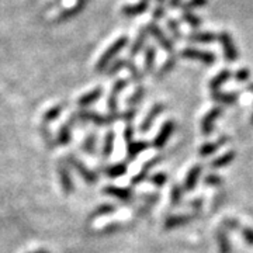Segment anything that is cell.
Masks as SVG:
<instances>
[{
    "label": "cell",
    "mask_w": 253,
    "mask_h": 253,
    "mask_svg": "<svg viewBox=\"0 0 253 253\" xmlns=\"http://www.w3.org/2000/svg\"><path fill=\"white\" fill-rule=\"evenodd\" d=\"M128 41H129L128 36L118 37L117 40H116V41H114V42L107 48V51L100 56L99 61H97V63H96V68H94V69H96L97 72H101L103 69H106V68L110 65V62H113V59L120 54V51H123V49L128 45Z\"/></svg>",
    "instance_id": "1"
},
{
    "label": "cell",
    "mask_w": 253,
    "mask_h": 253,
    "mask_svg": "<svg viewBox=\"0 0 253 253\" xmlns=\"http://www.w3.org/2000/svg\"><path fill=\"white\" fill-rule=\"evenodd\" d=\"M145 27H146V30H148L149 36L154 37L155 40L158 41V44L162 46L163 49H165L168 54L169 55L174 54V42H173L172 40L163 33L162 28L159 27L158 24H155V23H148Z\"/></svg>",
    "instance_id": "2"
},
{
    "label": "cell",
    "mask_w": 253,
    "mask_h": 253,
    "mask_svg": "<svg viewBox=\"0 0 253 253\" xmlns=\"http://www.w3.org/2000/svg\"><path fill=\"white\" fill-rule=\"evenodd\" d=\"M217 41L222 46L224 56H225L226 61L228 62H235L236 59L239 58V52H238V48H236L231 34L226 33V31H221V33L217 34Z\"/></svg>",
    "instance_id": "3"
},
{
    "label": "cell",
    "mask_w": 253,
    "mask_h": 253,
    "mask_svg": "<svg viewBox=\"0 0 253 253\" xmlns=\"http://www.w3.org/2000/svg\"><path fill=\"white\" fill-rule=\"evenodd\" d=\"M180 56L184 59H197L200 62H203L207 66L214 65L217 61V55L214 52H210V51H201L197 48H183L180 51Z\"/></svg>",
    "instance_id": "4"
},
{
    "label": "cell",
    "mask_w": 253,
    "mask_h": 253,
    "mask_svg": "<svg viewBox=\"0 0 253 253\" xmlns=\"http://www.w3.org/2000/svg\"><path fill=\"white\" fill-rule=\"evenodd\" d=\"M224 107L222 106H215L208 111L207 114L201 120V132L204 135H211L212 131L215 129V121L222 116Z\"/></svg>",
    "instance_id": "5"
},
{
    "label": "cell",
    "mask_w": 253,
    "mask_h": 253,
    "mask_svg": "<svg viewBox=\"0 0 253 253\" xmlns=\"http://www.w3.org/2000/svg\"><path fill=\"white\" fill-rule=\"evenodd\" d=\"M165 110H166V106H165L163 103H155L154 106L151 107V110L148 111V114L145 116L144 121L141 123V126H139V131H141L142 134L148 132V131L151 129L152 124H154L155 120L159 117Z\"/></svg>",
    "instance_id": "6"
},
{
    "label": "cell",
    "mask_w": 253,
    "mask_h": 253,
    "mask_svg": "<svg viewBox=\"0 0 253 253\" xmlns=\"http://www.w3.org/2000/svg\"><path fill=\"white\" fill-rule=\"evenodd\" d=\"M174 129H176V123L173 120H168L162 126V128H161L159 134L155 136L152 145H154L155 148H158V149L163 148L166 145V142L169 141V138L173 135Z\"/></svg>",
    "instance_id": "7"
},
{
    "label": "cell",
    "mask_w": 253,
    "mask_h": 253,
    "mask_svg": "<svg viewBox=\"0 0 253 253\" xmlns=\"http://www.w3.org/2000/svg\"><path fill=\"white\" fill-rule=\"evenodd\" d=\"M129 81L128 79H120L114 84H113V89H111V93L109 96V101H107V106H109V110L111 114L117 113L118 109V94L121 91H124L128 86Z\"/></svg>",
    "instance_id": "8"
},
{
    "label": "cell",
    "mask_w": 253,
    "mask_h": 253,
    "mask_svg": "<svg viewBox=\"0 0 253 253\" xmlns=\"http://www.w3.org/2000/svg\"><path fill=\"white\" fill-rule=\"evenodd\" d=\"M87 3H89V0H76L72 7L63 10V11L59 13V16H58V18H56V21H58V23H62V21H66V20H69V18L78 16L79 13H82V11L84 10V7L87 6Z\"/></svg>",
    "instance_id": "9"
},
{
    "label": "cell",
    "mask_w": 253,
    "mask_h": 253,
    "mask_svg": "<svg viewBox=\"0 0 253 253\" xmlns=\"http://www.w3.org/2000/svg\"><path fill=\"white\" fill-rule=\"evenodd\" d=\"M203 174V166L201 165H194L189 173L186 174V179H184V184H183V189L184 191H193L197 186V181H199L200 176Z\"/></svg>",
    "instance_id": "10"
},
{
    "label": "cell",
    "mask_w": 253,
    "mask_h": 253,
    "mask_svg": "<svg viewBox=\"0 0 253 253\" xmlns=\"http://www.w3.org/2000/svg\"><path fill=\"white\" fill-rule=\"evenodd\" d=\"M196 218L194 214H180V215H170L165 221V229H174L179 226H184L190 224Z\"/></svg>",
    "instance_id": "11"
},
{
    "label": "cell",
    "mask_w": 253,
    "mask_h": 253,
    "mask_svg": "<svg viewBox=\"0 0 253 253\" xmlns=\"http://www.w3.org/2000/svg\"><path fill=\"white\" fill-rule=\"evenodd\" d=\"M148 37H149V33H148L146 27L139 28V31H138V34H136L135 40H134L132 45H131V48H129V56H136V55L139 54L142 49H145V46H146V41H148Z\"/></svg>",
    "instance_id": "12"
},
{
    "label": "cell",
    "mask_w": 253,
    "mask_h": 253,
    "mask_svg": "<svg viewBox=\"0 0 253 253\" xmlns=\"http://www.w3.org/2000/svg\"><path fill=\"white\" fill-rule=\"evenodd\" d=\"M228 141H229V136L222 135L221 138H218L217 141H214V142H207V144H204L200 148V156L204 158V156H210V155L215 154L218 149H221L222 146H225V145L228 144Z\"/></svg>",
    "instance_id": "13"
},
{
    "label": "cell",
    "mask_w": 253,
    "mask_h": 253,
    "mask_svg": "<svg viewBox=\"0 0 253 253\" xmlns=\"http://www.w3.org/2000/svg\"><path fill=\"white\" fill-rule=\"evenodd\" d=\"M241 91H211V99L222 104H235L239 100Z\"/></svg>",
    "instance_id": "14"
},
{
    "label": "cell",
    "mask_w": 253,
    "mask_h": 253,
    "mask_svg": "<svg viewBox=\"0 0 253 253\" xmlns=\"http://www.w3.org/2000/svg\"><path fill=\"white\" fill-rule=\"evenodd\" d=\"M162 162V156H156V158H152L151 161H148V162L145 163L144 166H142V169H141V172L135 174L132 179H131V183L132 184H139V183H142V181L148 177V174L151 172V169L155 168L156 165H159V163Z\"/></svg>",
    "instance_id": "15"
},
{
    "label": "cell",
    "mask_w": 253,
    "mask_h": 253,
    "mask_svg": "<svg viewBox=\"0 0 253 253\" xmlns=\"http://www.w3.org/2000/svg\"><path fill=\"white\" fill-rule=\"evenodd\" d=\"M149 9V0H141L139 3L135 4H126L121 9V14L126 17H134L138 14H142L146 10Z\"/></svg>",
    "instance_id": "16"
},
{
    "label": "cell",
    "mask_w": 253,
    "mask_h": 253,
    "mask_svg": "<svg viewBox=\"0 0 253 253\" xmlns=\"http://www.w3.org/2000/svg\"><path fill=\"white\" fill-rule=\"evenodd\" d=\"M187 41L194 42V44H211L217 41V34L208 33V31H194L187 36Z\"/></svg>",
    "instance_id": "17"
},
{
    "label": "cell",
    "mask_w": 253,
    "mask_h": 253,
    "mask_svg": "<svg viewBox=\"0 0 253 253\" xmlns=\"http://www.w3.org/2000/svg\"><path fill=\"white\" fill-rule=\"evenodd\" d=\"M149 148V144L146 141H131L126 144V158L128 161H135L138 155L144 152L145 149Z\"/></svg>",
    "instance_id": "18"
},
{
    "label": "cell",
    "mask_w": 253,
    "mask_h": 253,
    "mask_svg": "<svg viewBox=\"0 0 253 253\" xmlns=\"http://www.w3.org/2000/svg\"><path fill=\"white\" fill-rule=\"evenodd\" d=\"M215 239H217L218 252L219 253H232V246L229 242V238L226 234L225 228L219 226L215 231Z\"/></svg>",
    "instance_id": "19"
},
{
    "label": "cell",
    "mask_w": 253,
    "mask_h": 253,
    "mask_svg": "<svg viewBox=\"0 0 253 253\" xmlns=\"http://www.w3.org/2000/svg\"><path fill=\"white\" fill-rule=\"evenodd\" d=\"M104 193L106 194H110L116 199L121 200L124 203H131L132 201V191L129 189H124V187H114V186H107L104 189Z\"/></svg>",
    "instance_id": "20"
},
{
    "label": "cell",
    "mask_w": 253,
    "mask_h": 253,
    "mask_svg": "<svg viewBox=\"0 0 253 253\" xmlns=\"http://www.w3.org/2000/svg\"><path fill=\"white\" fill-rule=\"evenodd\" d=\"M232 78V73L229 69H222L221 72L215 75L211 81H210V84H208V87H210V90L211 91H218L221 89V86L222 84H225V82H228L229 79Z\"/></svg>",
    "instance_id": "21"
},
{
    "label": "cell",
    "mask_w": 253,
    "mask_h": 253,
    "mask_svg": "<svg viewBox=\"0 0 253 253\" xmlns=\"http://www.w3.org/2000/svg\"><path fill=\"white\" fill-rule=\"evenodd\" d=\"M155 61H156V49L154 45L145 46V56H144V72L145 75L152 73L155 68Z\"/></svg>",
    "instance_id": "22"
},
{
    "label": "cell",
    "mask_w": 253,
    "mask_h": 253,
    "mask_svg": "<svg viewBox=\"0 0 253 253\" xmlns=\"http://www.w3.org/2000/svg\"><path fill=\"white\" fill-rule=\"evenodd\" d=\"M235 158V151H228V152H225L224 155H221L219 158L214 159L212 162L210 163V168H211V169H221V168H225V166H228V165H231V163L234 162Z\"/></svg>",
    "instance_id": "23"
},
{
    "label": "cell",
    "mask_w": 253,
    "mask_h": 253,
    "mask_svg": "<svg viewBox=\"0 0 253 253\" xmlns=\"http://www.w3.org/2000/svg\"><path fill=\"white\" fill-rule=\"evenodd\" d=\"M177 63V55H170L165 62L162 63V66L159 68V71L156 73V79H162L163 76H166L169 72H172L173 69L176 68Z\"/></svg>",
    "instance_id": "24"
},
{
    "label": "cell",
    "mask_w": 253,
    "mask_h": 253,
    "mask_svg": "<svg viewBox=\"0 0 253 253\" xmlns=\"http://www.w3.org/2000/svg\"><path fill=\"white\" fill-rule=\"evenodd\" d=\"M126 162H118L117 165H113V166H107L104 168V173L107 177H111V179H116V177H121L123 174H126Z\"/></svg>",
    "instance_id": "25"
},
{
    "label": "cell",
    "mask_w": 253,
    "mask_h": 253,
    "mask_svg": "<svg viewBox=\"0 0 253 253\" xmlns=\"http://www.w3.org/2000/svg\"><path fill=\"white\" fill-rule=\"evenodd\" d=\"M145 94H146V89H145L142 84H139L135 89V91L126 99V104H128L131 109H134V107H136V106L144 100Z\"/></svg>",
    "instance_id": "26"
},
{
    "label": "cell",
    "mask_w": 253,
    "mask_h": 253,
    "mask_svg": "<svg viewBox=\"0 0 253 253\" xmlns=\"http://www.w3.org/2000/svg\"><path fill=\"white\" fill-rule=\"evenodd\" d=\"M183 193H184V189L180 184H173L172 189H170V206L172 207H177L180 206L181 201H183Z\"/></svg>",
    "instance_id": "27"
},
{
    "label": "cell",
    "mask_w": 253,
    "mask_h": 253,
    "mask_svg": "<svg viewBox=\"0 0 253 253\" xmlns=\"http://www.w3.org/2000/svg\"><path fill=\"white\" fill-rule=\"evenodd\" d=\"M101 94H103V89H101V87H96V89H94V90H91L90 93L84 94V96H83L78 103H79L81 106H89V104H91V103H94L96 100H99Z\"/></svg>",
    "instance_id": "28"
},
{
    "label": "cell",
    "mask_w": 253,
    "mask_h": 253,
    "mask_svg": "<svg viewBox=\"0 0 253 253\" xmlns=\"http://www.w3.org/2000/svg\"><path fill=\"white\" fill-rule=\"evenodd\" d=\"M181 20H183V21H186L190 27H193V28H199L201 27V24H203V20H201V17L196 16L193 11H183V14H181Z\"/></svg>",
    "instance_id": "29"
},
{
    "label": "cell",
    "mask_w": 253,
    "mask_h": 253,
    "mask_svg": "<svg viewBox=\"0 0 253 253\" xmlns=\"http://www.w3.org/2000/svg\"><path fill=\"white\" fill-rule=\"evenodd\" d=\"M114 139H116V135L113 131H109L106 134V138H104V145H103V158H109L111 152H113V148H114Z\"/></svg>",
    "instance_id": "30"
},
{
    "label": "cell",
    "mask_w": 253,
    "mask_h": 253,
    "mask_svg": "<svg viewBox=\"0 0 253 253\" xmlns=\"http://www.w3.org/2000/svg\"><path fill=\"white\" fill-rule=\"evenodd\" d=\"M166 26H168V28H169V31L172 33V36L174 37V40L181 41V38H183V33L180 31L179 21H177V20H174V18H169V20L166 21Z\"/></svg>",
    "instance_id": "31"
},
{
    "label": "cell",
    "mask_w": 253,
    "mask_h": 253,
    "mask_svg": "<svg viewBox=\"0 0 253 253\" xmlns=\"http://www.w3.org/2000/svg\"><path fill=\"white\" fill-rule=\"evenodd\" d=\"M208 0H187V1H183L180 4V9L183 11H191L194 9H200L203 6L207 4Z\"/></svg>",
    "instance_id": "32"
},
{
    "label": "cell",
    "mask_w": 253,
    "mask_h": 253,
    "mask_svg": "<svg viewBox=\"0 0 253 253\" xmlns=\"http://www.w3.org/2000/svg\"><path fill=\"white\" fill-rule=\"evenodd\" d=\"M204 184L208 186V187H221L224 184V179L219 174L211 173V174H207L204 177Z\"/></svg>",
    "instance_id": "33"
},
{
    "label": "cell",
    "mask_w": 253,
    "mask_h": 253,
    "mask_svg": "<svg viewBox=\"0 0 253 253\" xmlns=\"http://www.w3.org/2000/svg\"><path fill=\"white\" fill-rule=\"evenodd\" d=\"M126 69L131 72V76H132V79L135 82H141L144 79L145 73H142L139 69H138V66H136L135 63L131 62L129 59H128V65H126Z\"/></svg>",
    "instance_id": "34"
},
{
    "label": "cell",
    "mask_w": 253,
    "mask_h": 253,
    "mask_svg": "<svg viewBox=\"0 0 253 253\" xmlns=\"http://www.w3.org/2000/svg\"><path fill=\"white\" fill-rule=\"evenodd\" d=\"M126 65H128V59H118V61H116V62H113V65L110 66L107 75H109V76L116 75V73L120 72L121 69L126 68Z\"/></svg>",
    "instance_id": "35"
},
{
    "label": "cell",
    "mask_w": 253,
    "mask_h": 253,
    "mask_svg": "<svg viewBox=\"0 0 253 253\" xmlns=\"http://www.w3.org/2000/svg\"><path fill=\"white\" fill-rule=\"evenodd\" d=\"M222 228H225L226 231H236V229H241L242 225L239 224V221L235 219V218H224L222 221Z\"/></svg>",
    "instance_id": "36"
},
{
    "label": "cell",
    "mask_w": 253,
    "mask_h": 253,
    "mask_svg": "<svg viewBox=\"0 0 253 253\" xmlns=\"http://www.w3.org/2000/svg\"><path fill=\"white\" fill-rule=\"evenodd\" d=\"M151 181H152V184L156 186V187H163L166 184V181H168V174L163 172L155 173L154 176L151 177Z\"/></svg>",
    "instance_id": "37"
},
{
    "label": "cell",
    "mask_w": 253,
    "mask_h": 253,
    "mask_svg": "<svg viewBox=\"0 0 253 253\" xmlns=\"http://www.w3.org/2000/svg\"><path fill=\"white\" fill-rule=\"evenodd\" d=\"M234 78H235L236 82H239V83H245V82H248L251 79V71L249 69H246V68H242V69H238L234 75Z\"/></svg>",
    "instance_id": "38"
},
{
    "label": "cell",
    "mask_w": 253,
    "mask_h": 253,
    "mask_svg": "<svg viewBox=\"0 0 253 253\" xmlns=\"http://www.w3.org/2000/svg\"><path fill=\"white\" fill-rule=\"evenodd\" d=\"M189 206L191 207V210L194 211L193 214H194L196 217H199L200 211L203 210V206H204V199H203V197H197V199L191 200L189 203Z\"/></svg>",
    "instance_id": "39"
},
{
    "label": "cell",
    "mask_w": 253,
    "mask_h": 253,
    "mask_svg": "<svg viewBox=\"0 0 253 253\" xmlns=\"http://www.w3.org/2000/svg\"><path fill=\"white\" fill-rule=\"evenodd\" d=\"M241 235L244 238V241L249 246H253V228L251 226H242L241 228Z\"/></svg>",
    "instance_id": "40"
},
{
    "label": "cell",
    "mask_w": 253,
    "mask_h": 253,
    "mask_svg": "<svg viewBox=\"0 0 253 253\" xmlns=\"http://www.w3.org/2000/svg\"><path fill=\"white\" fill-rule=\"evenodd\" d=\"M94 146H96V135L91 134L86 138L84 144H83V149L87 152V154H94Z\"/></svg>",
    "instance_id": "41"
},
{
    "label": "cell",
    "mask_w": 253,
    "mask_h": 253,
    "mask_svg": "<svg viewBox=\"0 0 253 253\" xmlns=\"http://www.w3.org/2000/svg\"><path fill=\"white\" fill-rule=\"evenodd\" d=\"M142 200L145 201V204H148V206L154 207L156 203H159L161 196H159L158 193H148V194H144V196H142Z\"/></svg>",
    "instance_id": "42"
},
{
    "label": "cell",
    "mask_w": 253,
    "mask_h": 253,
    "mask_svg": "<svg viewBox=\"0 0 253 253\" xmlns=\"http://www.w3.org/2000/svg\"><path fill=\"white\" fill-rule=\"evenodd\" d=\"M116 211V207L114 206H109V204H106V206H101L99 207L94 212H93V215L91 217H99V215H106V214H111V212H114Z\"/></svg>",
    "instance_id": "43"
},
{
    "label": "cell",
    "mask_w": 253,
    "mask_h": 253,
    "mask_svg": "<svg viewBox=\"0 0 253 253\" xmlns=\"http://www.w3.org/2000/svg\"><path fill=\"white\" fill-rule=\"evenodd\" d=\"M225 196H226V193H224V191L218 193L217 196H215V201H212V206H211L212 211H217L218 208L222 206V203L225 201Z\"/></svg>",
    "instance_id": "44"
},
{
    "label": "cell",
    "mask_w": 253,
    "mask_h": 253,
    "mask_svg": "<svg viewBox=\"0 0 253 253\" xmlns=\"http://www.w3.org/2000/svg\"><path fill=\"white\" fill-rule=\"evenodd\" d=\"M134 128L131 126V124H128L126 126V129H124V139H126V142H131V141H134Z\"/></svg>",
    "instance_id": "45"
},
{
    "label": "cell",
    "mask_w": 253,
    "mask_h": 253,
    "mask_svg": "<svg viewBox=\"0 0 253 253\" xmlns=\"http://www.w3.org/2000/svg\"><path fill=\"white\" fill-rule=\"evenodd\" d=\"M165 13H166V9H165V6H161V4H158L156 7H155L154 13H152V17L155 20H161V18L165 17Z\"/></svg>",
    "instance_id": "46"
},
{
    "label": "cell",
    "mask_w": 253,
    "mask_h": 253,
    "mask_svg": "<svg viewBox=\"0 0 253 253\" xmlns=\"http://www.w3.org/2000/svg\"><path fill=\"white\" fill-rule=\"evenodd\" d=\"M151 210H152V207H151V206L145 204V206H142V207L136 211V217L141 218V217H145V215H148V214L151 212Z\"/></svg>",
    "instance_id": "47"
},
{
    "label": "cell",
    "mask_w": 253,
    "mask_h": 253,
    "mask_svg": "<svg viewBox=\"0 0 253 253\" xmlns=\"http://www.w3.org/2000/svg\"><path fill=\"white\" fill-rule=\"evenodd\" d=\"M120 229H121V225H120V224H110V225L106 226L103 231H104V234H111V232H117Z\"/></svg>",
    "instance_id": "48"
},
{
    "label": "cell",
    "mask_w": 253,
    "mask_h": 253,
    "mask_svg": "<svg viewBox=\"0 0 253 253\" xmlns=\"http://www.w3.org/2000/svg\"><path fill=\"white\" fill-rule=\"evenodd\" d=\"M246 90L252 91V93H253V82H252V83H249V84L246 86Z\"/></svg>",
    "instance_id": "49"
},
{
    "label": "cell",
    "mask_w": 253,
    "mask_h": 253,
    "mask_svg": "<svg viewBox=\"0 0 253 253\" xmlns=\"http://www.w3.org/2000/svg\"><path fill=\"white\" fill-rule=\"evenodd\" d=\"M165 1H166V0H156V3L161 4V6H165Z\"/></svg>",
    "instance_id": "50"
},
{
    "label": "cell",
    "mask_w": 253,
    "mask_h": 253,
    "mask_svg": "<svg viewBox=\"0 0 253 253\" xmlns=\"http://www.w3.org/2000/svg\"><path fill=\"white\" fill-rule=\"evenodd\" d=\"M251 121H252V124H253V114H252V118H251Z\"/></svg>",
    "instance_id": "51"
}]
</instances>
